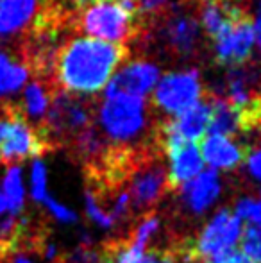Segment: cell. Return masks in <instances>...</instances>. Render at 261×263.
<instances>
[{"label": "cell", "instance_id": "obj_8", "mask_svg": "<svg viewBox=\"0 0 261 263\" xmlns=\"http://www.w3.org/2000/svg\"><path fill=\"white\" fill-rule=\"evenodd\" d=\"M256 42L254 18L251 14L234 22L218 40L213 42V58L218 66L240 68L251 59Z\"/></svg>", "mask_w": 261, "mask_h": 263}, {"label": "cell", "instance_id": "obj_18", "mask_svg": "<svg viewBox=\"0 0 261 263\" xmlns=\"http://www.w3.org/2000/svg\"><path fill=\"white\" fill-rule=\"evenodd\" d=\"M0 192H2L4 199H6L7 206L13 213H24L25 190L24 184H22V170L18 165L7 166L6 176L2 177V183H0Z\"/></svg>", "mask_w": 261, "mask_h": 263}, {"label": "cell", "instance_id": "obj_12", "mask_svg": "<svg viewBox=\"0 0 261 263\" xmlns=\"http://www.w3.org/2000/svg\"><path fill=\"white\" fill-rule=\"evenodd\" d=\"M249 145L233 142L227 136L208 135L202 140L200 156L202 161H206L211 170H234L247 159Z\"/></svg>", "mask_w": 261, "mask_h": 263}, {"label": "cell", "instance_id": "obj_9", "mask_svg": "<svg viewBox=\"0 0 261 263\" xmlns=\"http://www.w3.org/2000/svg\"><path fill=\"white\" fill-rule=\"evenodd\" d=\"M159 81V68L154 63L145 59L129 61L109 79L106 84L104 97H115V95H131V97H142L152 90Z\"/></svg>", "mask_w": 261, "mask_h": 263}, {"label": "cell", "instance_id": "obj_14", "mask_svg": "<svg viewBox=\"0 0 261 263\" xmlns=\"http://www.w3.org/2000/svg\"><path fill=\"white\" fill-rule=\"evenodd\" d=\"M102 261L104 263H183L181 253L177 246L167 247V249H150L145 253H132L124 246L122 238L111 240L104 243L102 251Z\"/></svg>", "mask_w": 261, "mask_h": 263}, {"label": "cell", "instance_id": "obj_10", "mask_svg": "<svg viewBox=\"0 0 261 263\" xmlns=\"http://www.w3.org/2000/svg\"><path fill=\"white\" fill-rule=\"evenodd\" d=\"M159 149L168 156V190H177L202 172L200 151L197 143L181 142V140H165L159 143Z\"/></svg>", "mask_w": 261, "mask_h": 263}, {"label": "cell", "instance_id": "obj_13", "mask_svg": "<svg viewBox=\"0 0 261 263\" xmlns=\"http://www.w3.org/2000/svg\"><path fill=\"white\" fill-rule=\"evenodd\" d=\"M179 190H181L185 208L198 217L215 204L220 190H222V183H220V177L215 170H202L195 179L186 183Z\"/></svg>", "mask_w": 261, "mask_h": 263}, {"label": "cell", "instance_id": "obj_15", "mask_svg": "<svg viewBox=\"0 0 261 263\" xmlns=\"http://www.w3.org/2000/svg\"><path fill=\"white\" fill-rule=\"evenodd\" d=\"M209 99H211V118H209V135H218V136H236L242 133H247L245 129V122L242 117V111L231 106L227 101H224L218 95H213L209 91Z\"/></svg>", "mask_w": 261, "mask_h": 263}, {"label": "cell", "instance_id": "obj_25", "mask_svg": "<svg viewBox=\"0 0 261 263\" xmlns=\"http://www.w3.org/2000/svg\"><path fill=\"white\" fill-rule=\"evenodd\" d=\"M139 7V13L142 16H149L150 20L156 16H159L168 6V0H136Z\"/></svg>", "mask_w": 261, "mask_h": 263}, {"label": "cell", "instance_id": "obj_4", "mask_svg": "<svg viewBox=\"0 0 261 263\" xmlns=\"http://www.w3.org/2000/svg\"><path fill=\"white\" fill-rule=\"evenodd\" d=\"M95 117H97V102L81 95L56 91L50 101L45 120L38 129L47 140L50 151H54L61 145H68L79 133L93 125Z\"/></svg>", "mask_w": 261, "mask_h": 263}, {"label": "cell", "instance_id": "obj_26", "mask_svg": "<svg viewBox=\"0 0 261 263\" xmlns=\"http://www.w3.org/2000/svg\"><path fill=\"white\" fill-rule=\"evenodd\" d=\"M247 168L254 179L261 181V147L249 149L247 154Z\"/></svg>", "mask_w": 261, "mask_h": 263}, {"label": "cell", "instance_id": "obj_6", "mask_svg": "<svg viewBox=\"0 0 261 263\" xmlns=\"http://www.w3.org/2000/svg\"><path fill=\"white\" fill-rule=\"evenodd\" d=\"M242 220L231 210H220L211 217V220L202 228L195 240H186L185 246L190 258L198 263L202 258L220 256L229 251L242 240Z\"/></svg>", "mask_w": 261, "mask_h": 263}, {"label": "cell", "instance_id": "obj_17", "mask_svg": "<svg viewBox=\"0 0 261 263\" xmlns=\"http://www.w3.org/2000/svg\"><path fill=\"white\" fill-rule=\"evenodd\" d=\"M29 68L24 61H16L0 50V97L13 95L27 83Z\"/></svg>", "mask_w": 261, "mask_h": 263}, {"label": "cell", "instance_id": "obj_23", "mask_svg": "<svg viewBox=\"0 0 261 263\" xmlns=\"http://www.w3.org/2000/svg\"><path fill=\"white\" fill-rule=\"evenodd\" d=\"M84 204H86L88 217H90L97 226H101L102 229H113L116 226V222L113 220L111 215L106 213V211L102 210V206L97 202V199L93 197V194L88 190H86V194H84Z\"/></svg>", "mask_w": 261, "mask_h": 263}, {"label": "cell", "instance_id": "obj_30", "mask_svg": "<svg viewBox=\"0 0 261 263\" xmlns=\"http://www.w3.org/2000/svg\"><path fill=\"white\" fill-rule=\"evenodd\" d=\"M90 263H104V261H102V260H101V261H90Z\"/></svg>", "mask_w": 261, "mask_h": 263}, {"label": "cell", "instance_id": "obj_3", "mask_svg": "<svg viewBox=\"0 0 261 263\" xmlns=\"http://www.w3.org/2000/svg\"><path fill=\"white\" fill-rule=\"evenodd\" d=\"M150 22L154 25V42L168 58L190 61L200 52L202 29L190 0H183L172 9L167 7Z\"/></svg>", "mask_w": 261, "mask_h": 263}, {"label": "cell", "instance_id": "obj_2", "mask_svg": "<svg viewBox=\"0 0 261 263\" xmlns=\"http://www.w3.org/2000/svg\"><path fill=\"white\" fill-rule=\"evenodd\" d=\"M145 99L131 95L104 97L97 111L98 129L111 145H157L154 118ZM159 147V145H157Z\"/></svg>", "mask_w": 261, "mask_h": 263}, {"label": "cell", "instance_id": "obj_16", "mask_svg": "<svg viewBox=\"0 0 261 263\" xmlns=\"http://www.w3.org/2000/svg\"><path fill=\"white\" fill-rule=\"evenodd\" d=\"M57 91V86L49 81L34 79L24 91V102H22L20 109L24 117L29 122H34V127H39L42 122L45 120L47 111H49L50 101H52L54 93Z\"/></svg>", "mask_w": 261, "mask_h": 263}, {"label": "cell", "instance_id": "obj_11", "mask_svg": "<svg viewBox=\"0 0 261 263\" xmlns=\"http://www.w3.org/2000/svg\"><path fill=\"white\" fill-rule=\"evenodd\" d=\"M50 7H54V0H0V42L29 32Z\"/></svg>", "mask_w": 261, "mask_h": 263}, {"label": "cell", "instance_id": "obj_29", "mask_svg": "<svg viewBox=\"0 0 261 263\" xmlns=\"http://www.w3.org/2000/svg\"><path fill=\"white\" fill-rule=\"evenodd\" d=\"M254 29H256V40H258V43L261 47V16L258 18V22L254 24Z\"/></svg>", "mask_w": 261, "mask_h": 263}, {"label": "cell", "instance_id": "obj_24", "mask_svg": "<svg viewBox=\"0 0 261 263\" xmlns=\"http://www.w3.org/2000/svg\"><path fill=\"white\" fill-rule=\"evenodd\" d=\"M43 204L47 206L49 213L52 215L56 220L65 222V224H73V222L79 220V217H77L75 211H73L72 208H68V206L61 204L59 201H56V199L50 197V195H47V199L43 201Z\"/></svg>", "mask_w": 261, "mask_h": 263}, {"label": "cell", "instance_id": "obj_7", "mask_svg": "<svg viewBox=\"0 0 261 263\" xmlns=\"http://www.w3.org/2000/svg\"><path fill=\"white\" fill-rule=\"evenodd\" d=\"M200 73L195 68L183 72H168L157 81L152 93V107L168 115H179L200 101Z\"/></svg>", "mask_w": 261, "mask_h": 263}, {"label": "cell", "instance_id": "obj_1", "mask_svg": "<svg viewBox=\"0 0 261 263\" xmlns=\"http://www.w3.org/2000/svg\"><path fill=\"white\" fill-rule=\"evenodd\" d=\"M127 58L129 49L126 45L75 36L65 42L57 52L54 84L73 95L98 93Z\"/></svg>", "mask_w": 261, "mask_h": 263}, {"label": "cell", "instance_id": "obj_22", "mask_svg": "<svg viewBox=\"0 0 261 263\" xmlns=\"http://www.w3.org/2000/svg\"><path fill=\"white\" fill-rule=\"evenodd\" d=\"M234 215H236L240 220H249L251 226L258 228L261 231V201H254L251 197H242L238 199L236 208H234Z\"/></svg>", "mask_w": 261, "mask_h": 263}, {"label": "cell", "instance_id": "obj_21", "mask_svg": "<svg viewBox=\"0 0 261 263\" xmlns=\"http://www.w3.org/2000/svg\"><path fill=\"white\" fill-rule=\"evenodd\" d=\"M39 260H43V258L38 253V249L32 247L31 243L20 240L14 249H11L9 253L0 258V263H39Z\"/></svg>", "mask_w": 261, "mask_h": 263}, {"label": "cell", "instance_id": "obj_5", "mask_svg": "<svg viewBox=\"0 0 261 263\" xmlns=\"http://www.w3.org/2000/svg\"><path fill=\"white\" fill-rule=\"evenodd\" d=\"M73 29L88 32L90 38L101 42L124 45L138 40L143 34L145 24L142 16H132L122 9L116 0H102L83 9V14L77 18Z\"/></svg>", "mask_w": 261, "mask_h": 263}, {"label": "cell", "instance_id": "obj_28", "mask_svg": "<svg viewBox=\"0 0 261 263\" xmlns=\"http://www.w3.org/2000/svg\"><path fill=\"white\" fill-rule=\"evenodd\" d=\"M70 4H72L75 9H79V11H83V9H86V7H90V6H93V4H97V2H102V0H68Z\"/></svg>", "mask_w": 261, "mask_h": 263}, {"label": "cell", "instance_id": "obj_27", "mask_svg": "<svg viewBox=\"0 0 261 263\" xmlns=\"http://www.w3.org/2000/svg\"><path fill=\"white\" fill-rule=\"evenodd\" d=\"M204 263H252V261L247 260V258L242 253H238V251H229V253L220 254V256L209 258V260H206Z\"/></svg>", "mask_w": 261, "mask_h": 263}, {"label": "cell", "instance_id": "obj_20", "mask_svg": "<svg viewBox=\"0 0 261 263\" xmlns=\"http://www.w3.org/2000/svg\"><path fill=\"white\" fill-rule=\"evenodd\" d=\"M242 254L252 263H261V231L254 226H247L242 236Z\"/></svg>", "mask_w": 261, "mask_h": 263}, {"label": "cell", "instance_id": "obj_19", "mask_svg": "<svg viewBox=\"0 0 261 263\" xmlns=\"http://www.w3.org/2000/svg\"><path fill=\"white\" fill-rule=\"evenodd\" d=\"M31 194L36 202H43L47 199V166L39 158L32 161L31 168Z\"/></svg>", "mask_w": 261, "mask_h": 263}]
</instances>
